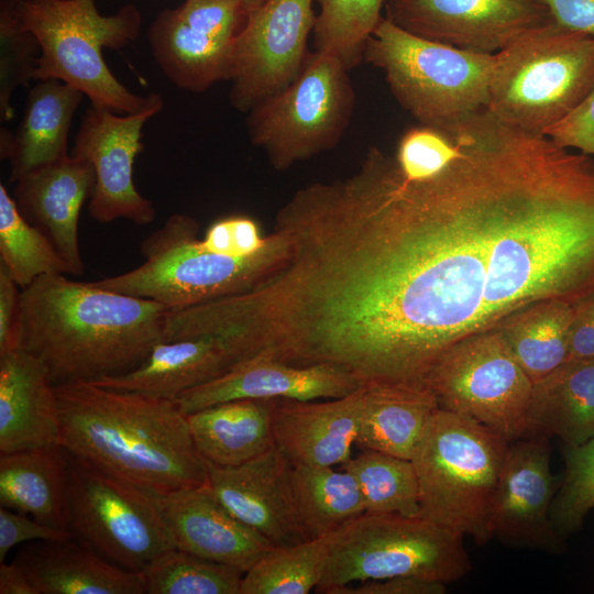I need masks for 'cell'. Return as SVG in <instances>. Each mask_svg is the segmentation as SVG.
<instances>
[{"label":"cell","instance_id":"cell-32","mask_svg":"<svg viewBox=\"0 0 594 594\" xmlns=\"http://www.w3.org/2000/svg\"><path fill=\"white\" fill-rule=\"evenodd\" d=\"M292 481L310 538L327 537L365 514L360 487L342 468L292 464Z\"/></svg>","mask_w":594,"mask_h":594},{"label":"cell","instance_id":"cell-28","mask_svg":"<svg viewBox=\"0 0 594 594\" xmlns=\"http://www.w3.org/2000/svg\"><path fill=\"white\" fill-rule=\"evenodd\" d=\"M67 473L61 446L0 453V506L69 531Z\"/></svg>","mask_w":594,"mask_h":594},{"label":"cell","instance_id":"cell-2","mask_svg":"<svg viewBox=\"0 0 594 594\" xmlns=\"http://www.w3.org/2000/svg\"><path fill=\"white\" fill-rule=\"evenodd\" d=\"M65 275L21 289L19 349L44 363L54 385L130 372L163 341L168 307Z\"/></svg>","mask_w":594,"mask_h":594},{"label":"cell","instance_id":"cell-35","mask_svg":"<svg viewBox=\"0 0 594 594\" xmlns=\"http://www.w3.org/2000/svg\"><path fill=\"white\" fill-rule=\"evenodd\" d=\"M327 554V537L274 547L243 574L241 594H307L317 588Z\"/></svg>","mask_w":594,"mask_h":594},{"label":"cell","instance_id":"cell-42","mask_svg":"<svg viewBox=\"0 0 594 594\" xmlns=\"http://www.w3.org/2000/svg\"><path fill=\"white\" fill-rule=\"evenodd\" d=\"M267 235H262L258 224L246 216H229L215 221L201 238L202 245L216 253L244 256L262 249Z\"/></svg>","mask_w":594,"mask_h":594},{"label":"cell","instance_id":"cell-11","mask_svg":"<svg viewBox=\"0 0 594 594\" xmlns=\"http://www.w3.org/2000/svg\"><path fill=\"white\" fill-rule=\"evenodd\" d=\"M69 531L109 561L142 572L174 548L155 495L68 453Z\"/></svg>","mask_w":594,"mask_h":594},{"label":"cell","instance_id":"cell-30","mask_svg":"<svg viewBox=\"0 0 594 594\" xmlns=\"http://www.w3.org/2000/svg\"><path fill=\"white\" fill-rule=\"evenodd\" d=\"M525 435L554 436L569 446L594 438V358L564 361L534 383Z\"/></svg>","mask_w":594,"mask_h":594},{"label":"cell","instance_id":"cell-3","mask_svg":"<svg viewBox=\"0 0 594 594\" xmlns=\"http://www.w3.org/2000/svg\"><path fill=\"white\" fill-rule=\"evenodd\" d=\"M61 442L69 454L151 494L207 483V463L175 399L78 381L55 385Z\"/></svg>","mask_w":594,"mask_h":594},{"label":"cell","instance_id":"cell-9","mask_svg":"<svg viewBox=\"0 0 594 594\" xmlns=\"http://www.w3.org/2000/svg\"><path fill=\"white\" fill-rule=\"evenodd\" d=\"M461 534L422 516L363 514L327 536L317 592L366 580L414 575L443 583L464 578L471 561Z\"/></svg>","mask_w":594,"mask_h":594},{"label":"cell","instance_id":"cell-39","mask_svg":"<svg viewBox=\"0 0 594 594\" xmlns=\"http://www.w3.org/2000/svg\"><path fill=\"white\" fill-rule=\"evenodd\" d=\"M564 473L554 494L550 518L559 535L579 529L594 508V438L564 446Z\"/></svg>","mask_w":594,"mask_h":594},{"label":"cell","instance_id":"cell-29","mask_svg":"<svg viewBox=\"0 0 594 594\" xmlns=\"http://www.w3.org/2000/svg\"><path fill=\"white\" fill-rule=\"evenodd\" d=\"M438 408L428 387L365 385L355 446L411 460Z\"/></svg>","mask_w":594,"mask_h":594},{"label":"cell","instance_id":"cell-41","mask_svg":"<svg viewBox=\"0 0 594 594\" xmlns=\"http://www.w3.org/2000/svg\"><path fill=\"white\" fill-rule=\"evenodd\" d=\"M265 0H185L175 10L193 28L235 40L251 14Z\"/></svg>","mask_w":594,"mask_h":594},{"label":"cell","instance_id":"cell-14","mask_svg":"<svg viewBox=\"0 0 594 594\" xmlns=\"http://www.w3.org/2000/svg\"><path fill=\"white\" fill-rule=\"evenodd\" d=\"M163 106L162 97L152 94L150 103L135 113L120 114L91 105L86 110L72 154L94 168L88 211L96 221L125 219L143 226L155 219L153 204L134 185L133 165L143 150V125Z\"/></svg>","mask_w":594,"mask_h":594},{"label":"cell","instance_id":"cell-16","mask_svg":"<svg viewBox=\"0 0 594 594\" xmlns=\"http://www.w3.org/2000/svg\"><path fill=\"white\" fill-rule=\"evenodd\" d=\"M206 463L207 485L215 497L274 547L311 539L298 510L292 464L276 447L239 466Z\"/></svg>","mask_w":594,"mask_h":594},{"label":"cell","instance_id":"cell-5","mask_svg":"<svg viewBox=\"0 0 594 594\" xmlns=\"http://www.w3.org/2000/svg\"><path fill=\"white\" fill-rule=\"evenodd\" d=\"M509 442L485 426L438 408L411 462L420 516L477 544L493 538V516Z\"/></svg>","mask_w":594,"mask_h":594},{"label":"cell","instance_id":"cell-19","mask_svg":"<svg viewBox=\"0 0 594 594\" xmlns=\"http://www.w3.org/2000/svg\"><path fill=\"white\" fill-rule=\"evenodd\" d=\"M174 548L245 573L274 546L215 497L206 484L155 495Z\"/></svg>","mask_w":594,"mask_h":594},{"label":"cell","instance_id":"cell-36","mask_svg":"<svg viewBox=\"0 0 594 594\" xmlns=\"http://www.w3.org/2000/svg\"><path fill=\"white\" fill-rule=\"evenodd\" d=\"M386 0H319L315 51L338 58L349 70L359 66L369 37L383 19Z\"/></svg>","mask_w":594,"mask_h":594},{"label":"cell","instance_id":"cell-18","mask_svg":"<svg viewBox=\"0 0 594 594\" xmlns=\"http://www.w3.org/2000/svg\"><path fill=\"white\" fill-rule=\"evenodd\" d=\"M362 386L354 376L334 366H298L258 352L240 361L223 375L185 392L175 400L179 409L188 415L208 406L242 398H338Z\"/></svg>","mask_w":594,"mask_h":594},{"label":"cell","instance_id":"cell-48","mask_svg":"<svg viewBox=\"0 0 594 594\" xmlns=\"http://www.w3.org/2000/svg\"><path fill=\"white\" fill-rule=\"evenodd\" d=\"M552 20L594 38V0H540Z\"/></svg>","mask_w":594,"mask_h":594},{"label":"cell","instance_id":"cell-21","mask_svg":"<svg viewBox=\"0 0 594 594\" xmlns=\"http://www.w3.org/2000/svg\"><path fill=\"white\" fill-rule=\"evenodd\" d=\"M249 358L235 339L219 334L188 337L157 343L146 359L124 374L92 383L152 397L176 399Z\"/></svg>","mask_w":594,"mask_h":594},{"label":"cell","instance_id":"cell-46","mask_svg":"<svg viewBox=\"0 0 594 594\" xmlns=\"http://www.w3.org/2000/svg\"><path fill=\"white\" fill-rule=\"evenodd\" d=\"M21 289L0 263V355L19 349Z\"/></svg>","mask_w":594,"mask_h":594},{"label":"cell","instance_id":"cell-4","mask_svg":"<svg viewBox=\"0 0 594 594\" xmlns=\"http://www.w3.org/2000/svg\"><path fill=\"white\" fill-rule=\"evenodd\" d=\"M199 224L174 213L141 243L143 263L95 285L183 309L248 290L275 271L287 255L284 235L274 230L258 251L232 256L207 250Z\"/></svg>","mask_w":594,"mask_h":594},{"label":"cell","instance_id":"cell-6","mask_svg":"<svg viewBox=\"0 0 594 594\" xmlns=\"http://www.w3.org/2000/svg\"><path fill=\"white\" fill-rule=\"evenodd\" d=\"M23 25L40 45L34 79H58L86 95L91 106L127 114L143 110L152 94L139 96L122 85L102 50H121L140 34L134 4L102 15L96 0H14Z\"/></svg>","mask_w":594,"mask_h":594},{"label":"cell","instance_id":"cell-1","mask_svg":"<svg viewBox=\"0 0 594 594\" xmlns=\"http://www.w3.org/2000/svg\"><path fill=\"white\" fill-rule=\"evenodd\" d=\"M452 133L430 177H406L376 146L356 169L354 283L391 384L426 386L459 341L594 292V160L486 109Z\"/></svg>","mask_w":594,"mask_h":594},{"label":"cell","instance_id":"cell-12","mask_svg":"<svg viewBox=\"0 0 594 594\" xmlns=\"http://www.w3.org/2000/svg\"><path fill=\"white\" fill-rule=\"evenodd\" d=\"M532 385L498 328L455 343L426 381L439 408L468 417L508 442L525 433Z\"/></svg>","mask_w":594,"mask_h":594},{"label":"cell","instance_id":"cell-22","mask_svg":"<svg viewBox=\"0 0 594 594\" xmlns=\"http://www.w3.org/2000/svg\"><path fill=\"white\" fill-rule=\"evenodd\" d=\"M363 386L326 400L278 398L273 410L275 447L290 464L343 465L356 443Z\"/></svg>","mask_w":594,"mask_h":594},{"label":"cell","instance_id":"cell-15","mask_svg":"<svg viewBox=\"0 0 594 594\" xmlns=\"http://www.w3.org/2000/svg\"><path fill=\"white\" fill-rule=\"evenodd\" d=\"M384 11L413 34L487 54L553 21L540 0H386Z\"/></svg>","mask_w":594,"mask_h":594},{"label":"cell","instance_id":"cell-33","mask_svg":"<svg viewBox=\"0 0 594 594\" xmlns=\"http://www.w3.org/2000/svg\"><path fill=\"white\" fill-rule=\"evenodd\" d=\"M341 468L354 476L365 514L420 516L419 484L411 460L362 450Z\"/></svg>","mask_w":594,"mask_h":594},{"label":"cell","instance_id":"cell-45","mask_svg":"<svg viewBox=\"0 0 594 594\" xmlns=\"http://www.w3.org/2000/svg\"><path fill=\"white\" fill-rule=\"evenodd\" d=\"M447 585L437 580L398 575L348 584L331 594H443L447 592Z\"/></svg>","mask_w":594,"mask_h":594},{"label":"cell","instance_id":"cell-49","mask_svg":"<svg viewBox=\"0 0 594 594\" xmlns=\"http://www.w3.org/2000/svg\"><path fill=\"white\" fill-rule=\"evenodd\" d=\"M0 594H37L24 570L14 561L0 562Z\"/></svg>","mask_w":594,"mask_h":594},{"label":"cell","instance_id":"cell-44","mask_svg":"<svg viewBox=\"0 0 594 594\" xmlns=\"http://www.w3.org/2000/svg\"><path fill=\"white\" fill-rule=\"evenodd\" d=\"M70 538H73L70 531L51 527L29 515L0 507V562H4L9 551L19 544Z\"/></svg>","mask_w":594,"mask_h":594},{"label":"cell","instance_id":"cell-47","mask_svg":"<svg viewBox=\"0 0 594 594\" xmlns=\"http://www.w3.org/2000/svg\"><path fill=\"white\" fill-rule=\"evenodd\" d=\"M594 358V292L573 302L565 361Z\"/></svg>","mask_w":594,"mask_h":594},{"label":"cell","instance_id":"cell-31","mask_svg":"<svg viewBox=\"0 0 594 594\" xmlns=\"http://www.w3.org/2000/svg\"><path fill=\"white\" fill-rule=\"evenodd\" d=\"M572 317L573 302L544 299L513 312L497 327L532 383L565 361Z\"/></svg>","mask_w":594,"mask_h":594},{"label":"cell","instance_id":"cell-40","mask_svg":"<svg viewBox=\"0 0 594 594\" xmlns=\"http://www.w3.org/2000/svg\"><path fill=\"white\" fill-rule=\"evenodd\" d=\"M451 131L420 124L407 129L397 143L395 161L408 178H427L442 169L455 153Z\"/></svg>","mask_w":594,"mask_h":594},{"label":"cell","instance_id":"cell-43","mask_svg":"<svg viewBox=\"0 0 594 594\" xmlns=\"http://www.w3.org/2000/svg\"><path fill=\"white\" fill-rule=\"evenodd\" d=\"M544 135L559 146L594 155V88Z\"/></svg>","mask_w":594,"mask_h":594},{"label":"cell","instance_id":"cell-24","mask_svg":"<svg viewBox=\"0 0 594 594\" xmlns=\"http://www.w3.org/2000/svg\"><path fill=\"white\" fill-rule=\"evenodd\" d=\"M13 561L37 594H146L142 572L122 568L74 538L24 543Z\"/></svg>","mask_w":594,"mask_h":594},{"label":"cell","instance_id":"cell-25","mask_svg":"<svg viewBox=\"0 0 594 594\" xmlns=\"http://www.w3.org/2000/svg\"><path fill=\"white\" fill-rule=\"evenodd\" d=\"M82 96L58 79L38 80L30 89L16 131H0V154L10 162L11 182L68 155L70 124Z\"/></svg>","mask_w":594,"mask_h":594},{"label":"cell","instance_id":"cell-8","mask_svg":"<svg viewBox=\"0 0 594 594\" xmlns=\"http://www.w3.org/2000/svg\"><path fill=\"white\" fill-rule=\"evenodd\" d=\"M594 88V38L554 21L495 53L486 110L544 134Z\"/></svg>","mask_w":594,"mask_h":594},{"label":"cell","instance_id":"cell-26","mask_svg":"<svg viewBox=\"0 0 594 594\" xmlns=\"http://www.w3.org/2000/svg\"><path fill=\"white\" fill-rule=\"evenodd\" d=\"M277 399H234L188 414L198 453L206 462L233 468L275 448L273 410Z\"/></svg>","mask_w":594,"mask_h":594},{"label":"cell","instance_id":"cell-23","mask_svg":"<svg viewBox=\"0 0 594 594\" xmlns=\"http://www.w3.org/2000/svg\"><path fill=\"white\" fill-rule=\"evenodd\" d=\"M58 402L50 373L32 353L0 355V453L57 447Z\"/></svg>","mask_w":594,"mask_h":594},{"label":"cell","instance_id":"cell-27","mask_svg":"<svg viewBox=\"0 0 594 594\" xmlns=\"http://www.w3.org/2000/svg\"><path fill=\"white\" fill-rule=\"evenodd\" d=\"M153 57L178 88L204 92L229 80L235 40L216 36L183 21L175 9H164L147 32Z\"/></svg>","mask_w":594,"mask_h":594},{"label":"cell","instance_id":"cell-13","mask_svg":"<svg viewBox=\"0 0 594 594\" xmlns=\"http://www.w3.org/2000/svg\"><path fill=\"white\" fill-rule=\"evenodd\" d=\"M316 15L314 0H265L251 14L233 45L229 97L234 109L249 112L299 75Z\"/></svg>","mask_w":594,"mask_h":594},{"label":"cell","instance_id":"cell-7","mask_svg":"<svg viewBox=\"0 0 594 594\" xmlns=\"http://www.w3.org/2000/svg\"><path fill=\"white\" fill-rule=\"evenodd\" d=\"M363 61L383 72L392 95L420 124L452 131L486 109L495 54L428 40L383 16Z\"/></svg>","mask_w":594,"mask_h":594},{"label":"cell","instance_id":"cell-37","mask_svg":"<svg viewBox=\"0 0 594 594\" xmlns=\"http://www.w3.org/2000/svg\"><path fill=\"white\" fill-rule=\"evenodd\" d=\"M146 594H241L243 572L170 548L142 571Z\"/></svg>","mask_w":594,"mask_h":594},{"label":"cell","instance_id":"cell-17","mask_svg":"<svg viewBox=\"0 0 594 594\" xmlns=\"http://www.w3.org/2000/svg\"><path fill=\"white\" fill-rule=\"evenodd\" d=\"M550 437L525 435L508 444L493 516V538L509 546L556 551L550 518L558 488L550 469Z\"/></svg>","mask_w":594,"mask_h":594},{"label":"cell","instance_id":"cell-34","mask_svg":"<svg viewBox=\"0 0 594 594\" xmlns=\"http://www.w3.org/2000/svg\"><path fill=\"white\" fill-rule=\"evenodd\" d=\"M0 263L21 288L44 275L68 274L53 243L22 215L3 184H0Z\"/></svg>","mask_w":594,"mask_h":594},{"label":"cell","instance_id":"cell-10","mask_svg":"<svg viewBox=\"0 0 594 594\" xmlns=\"http://www.w3.org/2000/svg\"><path fill=\"white\" fill-rule=\"evenodd\" d=\"M349 72L334 56L310 52L288 86L249 111L250 141L276 170L339 144L355 106Z\"/></svg>","mask_w":594,"mask_h":594},{"label":"cell","instance_id":"cell-38","mask_svg":"<svg viewBox=\"0 0 594 594\" xmlns=\"http://www.w3.org/2000/svg\"><path fill=\"white\" fill-rule=\"evenodd\" d=\"M40 45L22 23L14 0H0V118L14 117L11 98L18 87L34 79Z\"/></svg>","mask_w":594,"mask_h":594},{"label":"cell","instance_id":"cell-20","mask_svg":"<svg viewBox=\"0 0 594 594\" xmlns=\"http://www.w3.org/2000/svg\"><path fill=\"white\" fill-rule=\"evenodd\" d=\"M14 183L13 198L22 215L50 239L66 263L68 274L81 275L78 221L95 185L90 163L67 155L26 172Z\"/></svg>","mask_w":594,"mask_h":594}]
</instances>
